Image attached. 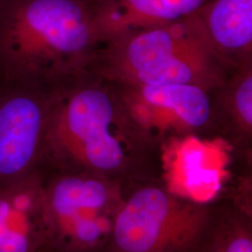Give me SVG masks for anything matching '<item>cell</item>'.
Here are the masks:
<instances>
[{
    "label": "cell",
    "mask_w": 252,
    "mask_h": 252,
    "mask_svg": "<svg viewBox=\"0 0 252 252\" xmlns=\"http://www.w3.org/2000/svg\"><path fill=\"white\" fill-rule=\"evenodd\" d=\"M98 46L81 0H0V88H59L88 72Z\"/></svg>",
    "instance_id": "cell-1"
},
{
    "label": "cell",
    "mask_w": 252,
    "mask_h": 252,
    "mask_svg": "<svg viewBox=\"0 0 252 252\" xmlns=\"http://www.w3.org/2000/svg\"><path fill=\"white\" fill-rule=\"evenodd\" d=\"M134 138L153 137L130 116L113 83L88 71L58 91L40 167L114 173L126 166Z\"/></svg>",
    "instance_id": "cell-2"
},
{
    "label": "cell",
    "mask_w": 252,
    "mask_h": 252,
    "mask_svg": "<svg viewBox=\"0 0 252 252\" xmlns=\"http://www.w3.org/2000/svg\"><path fill=\"white\" fill-rule=\"evenodd\" d=\"M237 68L217 52L195 13L100 43L88 71L116 83L192 84L213 92Z\"/></svg>",
    "instance_id": "cell-3"
},
{
    "label": "cell",
    "mask_w": 252,
    "mask_h": 252,
    "mask_svg": "<svg viewBox=\"0 0 252 252\" xmlns=\"http://www.w3.org/2000/svg\"><path fill=\"white\" fill-rule=\"evenodd\" d=\"M204 223L203 213L170 193L146 187L119 212L114 240L124 252H162L191 242Z\"/></svg>",
    "instance_id": "cell-4"
},
{
    "label": "cell",
    "mask_w": 252,
    "mask_h": 252,
    "mask_svg": "<svg viewBox=\"0 0 252 252\" xmlns=\"http://www.w3.org/2000/svg\"><path fill=\"white\" fill-rule=\"evenodd\" d=\"M62 87L0 88V187L40 168L52 108Z\"/></svg>",
    "instance_id": "cell-5"
},
{
    "label": "cell",
    "mask_w": 252,
    "mask_h": 252,
    "mask_svg": "<svg viewBox=\"0 0 252 252\" xmlns=\"http://www.w3.org/2000/svg\"><path fill=\"white\" fill-rule=\"evenodd\" d=\"M112 83L130 116L154 138L190 134L215 121L211 92L197 85Z\"/></svg>",
    "instance_id": "cell-6"
},
{
    "label": "cell",
    "mask_w": 252,
    "mask_h": 252,
    "mask_svg": "<svg viewBox=\"0 0 252 252\" xmlns=\"http://www.w3.org/2000/svg\"><path fill=\"white\" fill-rule=\"evenodd\" d=\"M51 242L44 170L0 187V252H43Z\"/></svg>",
    "instance_id": "cell-7"
},
{
    "label": "cell",
    "mask_w": 252,
    "mask_h": 252,
    "mask_svg": "<svg viewBox=\"0 0 252 252\" xmlns=\"http://www.w3.org/2000/svg\"><path fill=\"white\" fill-rule=\"evenodd\" d=\"M45 195L52 242L66 243L88 234L102 220L108 188L99 176L60 171L45 179Z\"/></svg>",
    "instance_id": "cell-8"
},
{
    "label": "cell",
    "mask_w": 252,
    "mask_h": 252,
    "mask_svg": "<svg viewBox=\"0 0 252 252\" xmlns=\"http://www.w3.org/2000/svg\"><path fill=\"white\" fill-rule=\"evenodd\" d=\"M209 0H100L89 8L98 44L126 33L180 21Z\"/></svg>",
    "instance_id": "cell-9"
},
{
    "label": "cell",
    "mask_w": 252,
    "mask_h": 252,
    "mask_svg": "<svg viewBox=\"0 0 252 252\" xmlns=\"http://www.w3.org/2000/svg\"><path fill=\"white\" fill-rule=\"evenodd\" d=\"M197 13L219 54L235 67L252 62V0H209Z\"/></svg>",
    "instance_id": "cell-10"
},
{
    "label": "cell",
    "mask_w": 252,
    "mask_h": 252,
    "mask_svg": "<svg viewBox=\"0 0 252 252\" xmlns=\"http://www.w3.org/2000/svg\"><path fill=\"white\" fill-rule=\"evenodd\" d=\"M213 99L220 101L214 106V114L231 118L232 122L251 135L252 130V63L239 66L225 83L211 92ZM214 105V104H213Z\"/></svg>",
    "instance_id": "cell-11"
},
{
    "label": "cell",
    "mask_w": 252,
    "mask_h": 252,
    "mask_svg": "<svg viewBox=\"0 0 252 252\" xmlns=\"http://www.w3.org/2000/svg\"><path fill=\"white\" fill-rule=\"evenodd\" d=\"M223 252H252V241L250 235L238 234L230 239Z\"/></svg>",
    "instance_id": "cell-12"
},
{
    "label": "cell",
    "mask_w": 252,
    "mask_h": 252,
    "mask_svg": "<svg viewBox=\"0 0 252 252\" xmlns=\"http://www.w3.org/2000/svg\"><path fill=\"white\" fill-rule=\"evenodd\" d=\"M86 6H87V8L89 9L90 7H92L93 5H94L95 3H97L98 1H100V0H81Z\"/></svg>",
    "instance_id": "cell-13"
}]
</instances>
